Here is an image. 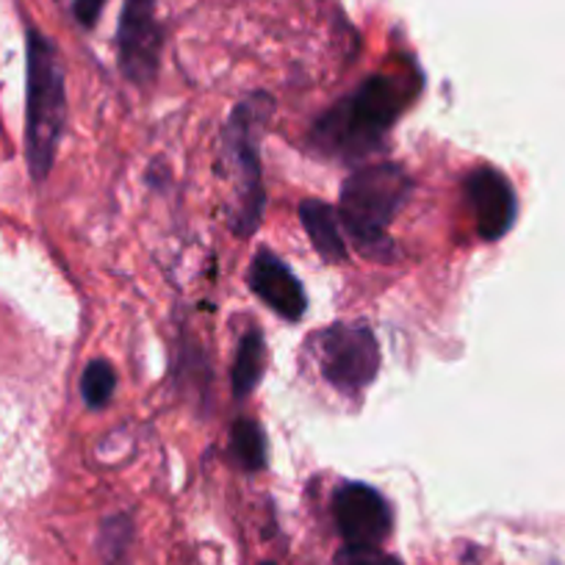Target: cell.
<instances>
[{
    "label": "cell",
    "instance_id": "1",
    "mask_svg": "<svg viewBox=\"0 0 565 565\" xmlns=\"http://www.w3.org/2000/svg\"><path fill=\"white\" fill-rule=\"evenodd\" d=\"M405 100L407 95L402 92L399 81L388 75L369 78L350 100L319 119L313 128V145L333 159H363L377 148L385 130L399 117Z\"/></svg>",
    "mask_w": 565,
    "mask_h": 565
},
{
    "label": "cell",
    "instance_id": "2",
    "mask_svg": "<svg viewBox=\"0 0 565 565\" xmlns=\"http://www.w3.org/2000/svg\"><path fill=\"white\" fill-rule=\"evenodd\" d=\"M67 95L56 45L40 31H29V111H25V156L31 175L45 181L56 161L64 130Z\"/></svg>",
    "mask_w": 565,
    "mask_h": 565
},
{
    "label": "cell",
    "instance_id": "3",
    "mask_svg": "<svg viewBox=\"0 0 565 565\" xmlns=\"http://www.w3.org/2000/svg\"><path fill=\"white\" fill-rule=\"evenodd\" d=\"M411 192V178L396 164H374L347 178L339 214L363 255H391L388 225Z\"/></svg>",
    "mask_w": 565,
    "mask_h": 565
},
{
    "label": "cell",
    "instance_id": "4",
    "mask_svg": "<svg viewBox=\"0 0 565 565\" xmlns=\"http://www.w3.org/2000/svg\"><path fill=\"white\" fill-rule=\"evenodd\" d=\"M317 352L324 380L341 391H361L380 369L377 339L363 324H335L322 333Z\"/></svg>",
    "mask_w": 565,
    "mask_h": 565
},
{
    "label": "cell",
    "instance_id": "5",
    "mask_svg": "<svg viewBox=\"0 0 565 565\" xmlns=\"http://www.w3.org/2000/svg\"><path fill=\"white\" fill-rule=\"evenodd\" d=\"M255 106L253 103H242L233 114L231 130H227V150H231L233 161H236V227L242 236L258 227L260 214H264V183H260V164H258V150H255L253 128H255Z\"/></svg>",
    "mask_w": 565,
    "mask_h": 565
},
{
    "label": "cell",
    "instance_id": "6",
    "mask_svg": "<svg viewBox=\"0 0 565 565\" xmlns=\"http://www.w3.org/2000/svg\"><path fill=\"white\" fill-rule=\"evenodd\" d=\"M333 515L350 548H377L391 535V508L374 488L350 482L333 499Z\"/></svg>",
    "mask_w": 565,
    "mask_h": 565
},
{
    "label": "cell",
    "instance_id": "7",
    "mask_svg": "<svg viewBox=\"0 0 565 565\" xmlns=\"http://www.w3.org/2000/svg\"><path fill=\"white\" fill-rule=\"evenodd\" d=\"M161 51V31L156 23V0H125L119 20V62L134 84L156 78Z\"/></svg>",
    "mask_w": 565,
    "mask_h": 565
},
{
    "label": "cell",
    "instance_id": "8",
    "mask_svg": "<svg viewBox=\"0 0 565 565\" xmlns=\"http://www.w3.org/2000/svg\"><path fill=\"white\" fill-rule=\"evenodd\" d=\"M463 189L480 236L486 242L502 238L515 220V194L508 178L493 167H480L466 178Z\"/></svg>",
    "mask_w": 565,
    "mask_h": 565
},
{
    "label": "cell",
    "instance_id": "9",
    "mask_svg": "<svg viewBox=\"0 0 565 565\" xmlns=\"http://www.w3.org/2000/svg\"><path fill=\"white\" fill-rule=\"evenodd\" d=\"M249 289L266 302L275 313H280L282 319L297 322L306 313V291H302L300 280L295 277V271L282 264L277 255H271L269 249H260L253 258L249 266Z\"/></svg>",
    "mask_w": 565,
    "mask_h": 565
},
{
    "label": "cell",
    "instance_id": "10",
    "mask_svg": "<svg viewBox=\"0 0 565 565\" xmlns=\"http://www.w3.org/2000/svg\"><path fill=\"white\" fill-rule=\"evenodd\" d=\"M300 216L308 236H311L313 249L324 260L339 264V260L347 258V244L339 231V216H335V211L328 203H322V200H306L300 205Z\"/></svg>",
    "mask_w": 565,
    "mask_h": 565
},
{
    "label": "cell",
    "instance_id": "11",
    "mask_svg": "<svg viewBox=\"0 0 565 565\" xmlns=\"http://www.w3.org/2000/svg\"><path fill=\"white\" fill-rule=\"evenodd\" d=\"M260 369H264V339L255 330H249L238 344L236 361H233V394H253L260 380Z\"/></svg>",
    "mask_w": 565,
    "mask_h": 565
},
{
    "label": "cell",
    "instance_id": "12",
    "mask_svg": "<svg viewBox=\"0 0 565 565\" xmlns=\"http://www.w3.org/2000/svg\"><path fill=\"white\" fill-rule=\"evenodd\" d=\"M233 452H236L238 463L247 471H258L266 466V444L264 433L255 422H242L233 424Z\"/></svg>",
    "mask_w": 565,
    "mask_h": 565
},
{
    "label": "cell",
    "instance_id": "13",
    "mask_svg": "<svg viewBox=\"0 0 565 565\" xmlns=\"http://www.w3.org/2000/svg\"><path fill=\"white\" fill-rule=\"evenodd\" d=\"M114 388H117V374H114L111 363L106 361H92L86 366L84 377H81V394L92 411H100L111 402Z\"/></svg>",
    "mask_w": 565,
    "mask_h": 565
},
{
    "label": "cell",
    "instance_id": "14",
    "mask_svg": "<svg viewBox=\"0 0 565 565\" xmlns=\"http://www.w3.org/2000/svg\"><path fill=\"white\" fill-rule=\"evenodd\" d=\"M130 543V521L125 515H114L103 524V557L106 565H125V552Z\"/></svg>",
    "mask_w": 565,
    "mask_h": 565
},
{
    "label": "cell",
    "instance_id": "15",
    "mask_svg": "<svg viewBox=\"0 0 565 565\" xmlns=\"http://www.w3.org/2000/svg\"><path fill=\"white\" fill-rule=\"evenodd\" d=\"M339 565H402L399 559L383 554L380 548H350L339 554Z\"/></svg>",
    "mask_w": 565,
    "mask_h": 565
},
{
    "label": "cell",
    "instance_id": "16",
    "mask_svg": "<svg viewBox=\"0 0 565 565\" xmlns=\"http://www.w3.org/2000/svg\"><path fill=\"white\" fill-rule=\"evenodd\" d=\"M103 3H106V0H75V18H78V23L86 25V29L95 25L103 12Z\"/></svg>",
    "mask_w": 565,
    "mask_h": 565
},
{
    "label": "cell",
    "instance_id": "17",
    "mask_svg": "<svg viewBox=\"0 0 565 565\" xmlns=\"http://www.w3.org/2000/svg\"><path fill=\"white\" fill-rule=\"evenodd\" d=\"M264 565H275V563H264Z\"/></svg>",
    "mask_w": 565,
    "mask_h": 565
}]
</instances>
